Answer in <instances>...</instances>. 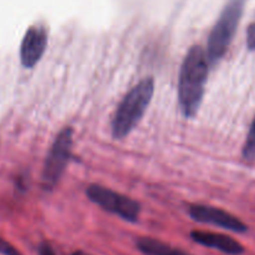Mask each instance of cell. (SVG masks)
Segmentation results:
<instances>
[{
	"mask_svg": "<svg viewBox=\"0 0 255 255\" xmlns=\"http://www.w3.org/2000/svg\"><path fill=\"white\" fill-rule=\"evenodd\" d=\"M154 94L153 77H144L122 99L111 124L114 139H124L136 128L146 114Z\"/></svg>",
	"mask_w": 255,
	"mask_h": 255,
	"instance_id": "2",
	"label": "cell"
},
{
	"mask_svg": "<svg viewBox=\"0 0 255 255\" xmlns=\"http://www.w3.org/2000/svg\"><path fill=\"white\" fill-rule=\"evenodd\" d=\"M244 4L246 0H231L212 29L206 52L208 62L212 65H216L228 51L243 15Z\"/></svg>",
	"mask_w": 255,
	"mask_h": 255,
	"instance_id": "3",
	"label": "cell"
},
{
	"mask_svg": "<svg viewBox=\"0 0 255 255\" xmlns=\"http://www.w3.org/2000/svg\"><path fill=\"white\" fill-rule=\"evenodd\" d=\"M72 255H91V254L86 253V252H82V251H76L72 253Z\"/></svg>",
	"mask_w": 255,
	"mask_h": 255,
	"instance_id": "14",
	"label": "cell"
},
{
	"mask_svg": "<svg viewBox=\"0 0 255 255\" xmlns=\"http://www.w3.org/2000/svg\"><path fill=\"white\" fill-rule=\"evenodd\" d=\"M247 46L251 51L255 50V22L249 25L247 30Z\"/></svg>",
	"mask_w": 255,
	"mask_h": 255,
	"instance_id": "12",
	"label": "cell"
},
{
	"mask_svg": "<svg viewBox=\"0 0 255 255\" xmlns=\"http://www.w3.org/2000/svg\"><path fill=\"white\" fill-rule=\"evenodd\" d=\"M74 131L71 127H65L60 131L51 144L45 159L41 173V186L44 191H52L64 174L71 158Z\"/></svg>",
	"mask_w": 255,
	"mask_h": 255,
	"instance_id": "4",
	"label": "cell"
},
{
	"mask_svg": "<svg viewBox=\"0 0 255 255\" xmlns=\"http://www.w3.org/2000/svg\"><path fill=\"white\" fill-rule=\"evenodd\" d=\"M136 247L144 255H191L187 252L163 243L158 239L143 237L136 241Z\"/></svg>",
	"mask_w": 255,
	"mask_h": 255,
	"instance_id": "9",
	"label": "cell"
},
{
	"mask_svg": "<svg viewBox=\"0 0 255 255\" xmlns=\"http://www.w3.org/2000/svg\"><path fill=\"white\" fill-rule=\"evenodd\" d=\"M209 66L206 51L194 45L184 56L178 76V104L186 119H193L201 107Z\"/></svg>",
	"mask_w": 255,
	"mask_h": 255,
	"instance_id": "1",
	"label": "cell"
},
{
	"mask_svg": "<svg viewBox=\"0 0 255 255\" xmlns=\"http://www.w3.org/2000/svg\"><path fill=\"white\" fill-rule=\"evenodd\" d=\"M85 193L89 201L101 207L104 211L119 216L128 223H136L138 221L141 206L134 199L100 184H90Z\"/></svg>",
	"mask_w": 255,
	"mask_h": 255,
	"instance_id": "5",
	"label": "cell"
},
{
	"mask_svg": "<svg viewBox=\"0 0 255 255\" xmlns=\"http://www.w3.org/2000/svg\"><path fill=\"white\" fill-rule=\"evenodd\" d=\"M37 252H39V255H56L52 247L47 242H42L37 248Z\"/></svg>",
	"mask_w": 255,
	"mask_h": 255,
	"instance_id": "13",
	"label": "cell"
},
{
	"mask_svg": "<svg viewBox=\"0 0 255 255\" xmlns=\"http://www.w3.org/2000/svg\"><path fill=\"white\" fill-rule=\"evenodd\" d=\"M191 239L194 243L203 246L206 248L216 249L228 255H242L244 253V247L232 237L213 232L193 231L191 232Z\"/></svg>",
	"mask_w": 255,
	"mask_h": 255,
	"instance_id": "8",
	"label": "cell"
},
{
	"mask_svg": "<svg viewBox=\"0 0 255 255\" xmlns=\"http://www.w3.org/2000/svg\"><path fill=\"white\" fill-rule=\"evenodd\" d=\"M47 29L42 24H34L26 30L20 45V61L25 69H34L47 47Z\"/></svg>",
	"mask_w": 255,
	"mask_h": 255,
	"instance_id": "7",
	"label": "cell"
},
{
	"mask_svg": "<svg viewBox=\"0 0 255 255\" xmlns=\"http://www.w3.org/2000/svg\"><path fill=\"white\" fill-rule=\"evenodd\" d=\"M243 157L247 161H254L255 159V117L248 132V136H247L246 143H244Z\"/></svg>",
	"mask_w": 255,
	"mask_h": 255,
	"instance_id": "10",
	"label": "cell"
},
{
	"mask_svg": "<svg viewBox=\"0 0 255 255\" xmlns=\"http://www.w3.org/2000/svg\"><path fill=\"white\" fill-rule=\"evenodd\" d=\"M0 254L2 255H22L15 248L14 246L9 243V242L4 241L2 238H0Z\"/></svg>",
	"mask_w": 255,
	"mask_h": 255,
	"instance_id": "11",
	"label": "cell"
},
{
	"mask_svg": "<svg viewBox=\"0 0 255 255\" xmlns=\"http://www.w3.org/2000/svg\"><path fill=\"white\" fill-rule=\"evenodd\" d=\"M188 214L193 221L198 223L212 224L234 233H244L248 231V227L239 221L236 216L216 207L206 206V204H191L188 208Z\"/></svg>",
	"mask_w": 255,
	"mask_h": 255,
	"instance_id": "6",
	"label": "cell"
}]
</instances>
